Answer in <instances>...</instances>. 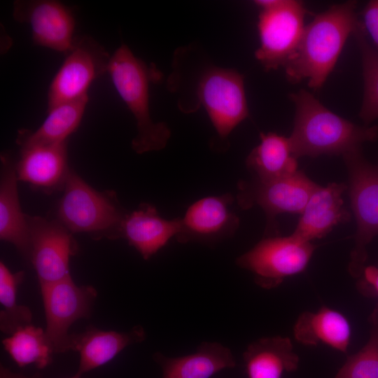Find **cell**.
Segmentation results:
<instances>
[{
  "label": "cell",
  "instance_id": "obj_1",
  "mask_svg": "<svg viewBox=\"0 0 378 378\" xmlns=\"http://www.w3.org/2000/svg\"><path fill=\"white\" fill-rule=\"evenodd\" d=\"M193 48L176 50L167 87L178 94V106L190 113L203 107L220 142L248 115L244 76L196 55Z\"/></svg>",
  "mask_w": 378,
  "mask_h": 378
},
{
  "label": "cell",
  "instance_id": "obj_29",
  "mask_svg": "<svg viewBox=\"0 0 378 378\" xmlns=\"http://www.w3.org/2000/svg\"><path fill=\"white\" fill-rule=\"evenodd\" d=\"M362 15L365 30L368 31L378 51V0L369 1L364 8Z\"/></svg>",
  "mask_w": 378,
  "mask_h": 378
},
{
  "label": "cell",
  "instance_id": "obj_7",
  "mask_svg": "<svg viewBox=\"0 0 378 378\" xmlns=\"http://www.w3.org/2000/svg\"><path fill=\"white\" fill-rule=\"evenodd\" d=\"M260 8L258 29L260 46L255 52L265 70L284 66L303 32L307 10L295 0L255 1Z\"/></svg>",
  "mask_w": 378,
  "mask_h": 378
},
{
  "label": "cell",
  "instance_id": "obj_32",
  "mask_svg": "<svg viewBox=\"0 0 378 378\" xmlns=\"http://www.w3.org/2000/svg\"><path fill=\"white\" fill-rule=\"evenodd\" d=\"M70 378H81V376L76 373L75 375H74L73 377Z\"/></svg>",
  "mask_w": 378,
  "mask_h": 378
},
{
  "label": "cell",
  "instance_id": "obj_19",
  "mask_svg": "<svg viewBox=\"0 0 378 378\" xmlns=\"http://www.w3.org/2000/svg\"><path fill=\"white\" fill-rule=\"evenodd\" d=\"M181 227V218L167 220L156 208L141 204L136 210L128 213L122 225V238L127 240L144 260L150 259L176 237Z\"/></svg>",
  "mask_w": 378,
  "mask_h": 378
},
{
  "label": "cell",
  "instance_id": "obj_30",
  "mask_svg": "<svg viewBox=\"0 0 378 378\" xmlns=\"http://www.w3.org/2000/svg\"><path fill=\"white\" fill-rule=\"evenodd\" d=\"M363 280L358 288L363 294L372 292L378 295V266L365 267L363 272Z\"/></svg>",
  "mask_w": 378,
  "mask_h": 378
},
{
  "label": "cell",
  "instance_id": "obj_13",
  "mask_svg": "<svg viewBox=\"0 0 378 378\" xmlns=\"http://www.w3.org/2000/svg\"><path fill=\"white\" fill-rule=\"evenodd\" d=\"M13 17L27 23L31 29L34 45L64 55L70 50L76 21L71 10L55 0H17L13 2Z\"/></svg>",
  "mask_w": 378,
  "mask_h": 378
},
{
  "label": "cell",
  "instance_id": "obj_28",
  "mask_svg": "<svg viewBox=\"0 0 378 378\" xmlns=\"http://www.w3.org/2000/svg\"><path fill=\"white\" fill-rule=\"evenodd\" d=\"M369 321L368 341L358 352L347 357L334 378H378V303Z\"/></svg>",
  "mask_w": 378,
  "mask_h": 378
},
{
  "label": "cell",
  "instance_id": "obj_6",
  "mask_svg": "<svg viewBox=\"0 0 378 378\" xmlns=\"http://www.w3.org/2000/svg\"><path fill=\"white\" fill-rule=\"evenodd\" d=\"M349 174L348 186L357 229L348 270L360 278L368 258L367 246L378 235V164L363 157L360 148L343 155Z\"/></svg>",
  "mask_w": 378,
  "mask_h": 378
},
{
  "label": "cell",
  "instance_id": "obj_5",
  "mask_svg": "<svg viewBox=\"0 0 378 378\" xmlns=\"http://www.w3.org/2000/svg\"><path fill=\"white\" fill-rule=\"evenodd\" d=\"M127 214L114 193L96 190L70 170L57 216V220L71 233H86L97 239L122 238Z\"/></svg>",
  "mask_w": 378,
  "mask_h": 378
},
{
  "label": "cell",
  "instance_id": "obj_12",
  "mask_svg": "<svg viewBox=\"0 0 378 378\" xmlns=\"http://www.w3.org/2000/svg\"><path fill=\"white\" fill-rule=\"evenodd\" d=\"M30 251L29 260L40 286L71 276L70 258L78 252L72 233L57 220L28 216Z\"/></svg>",
  "mask_w": 378,
  "mask_h": 378
},
{
  "label": "cell",
  "instance_id": "obj_21",
  "mask_svg": "<svg viewBox=\"0 0 378 378\" xmlns=\"http://www.w3.org/2000/svg\"><path fill=\"white\" fill-rule=\"evenodd\" d=\"M243 360L248 378H281L298 369L300 358L288 337L272 336L251 342Z\"/></svg>",
  "mask_w": 378,
  "mask_h": 378
},
{
  "label": "cell",
  "instance_id": "obj_27",
  "mask_svg": "<svg viewBox=\"0 0 378 378\" xmlns=\"http://www.w3.org/2000/svg\"><path fill=\"white\" fill-rule=\"evenodd\" d=\"M353 34L360 52L363 66L364 92L359 116L368 124L378 118V51L368 42L363 23Z\"/></svg>",
  "mask_w": 378,
  "mask_h": 378
},
{
  "label": "cell",
  "instance_id": "obj_23",
  "mask_svg": "<svg viewBox=\"0 0 378 378\" xmlns=\"http://www.w3.org/2000/svg\"><path fill=\"white\" fill-rule=\"evenodd\" d=\"M260 142L246 160L247 168L254 178L266 181L296 173L297 158L289 137L275 132L260 133Z\"/></svg>",
  "mask_w": 378,
  "mask_h": 378
},
{
  "label": "cell",
  "instance_id": "obj_22",
  "mask_svg": "<svg viewBox=\"0 0 378 378\" xmlns=\"http://www.w3.org/2000/svg\"><path fill=\"white\" fill-rule=\"evenodd\" d=\"M351 334L347 318L337 310L324 306L316 312L300 314L293 328L294 337L300 344H324L342 353L347 351Z\"/></svg>",
  "mask_w": 378,
  "mask_h": 378
},
{
  "label": "cell",
  "instance_id": "obj_14",
  "mask_svg": "<svg viewBox=\"0 0 378 378\" xmlns=\"http://www.w3.org/2000/svg\"><path fill=\"white\" fill-rule=\"evenodd\" d=\"M233 202L230 193L196 201L181 218L176 241L211 245L232 237L239 226V218L232 209Z\"/></svg>",
  "mask_w": 378,
  "mask_h": 378
},
{
  "label": "cell",
  "instance_id": "obj_15",
  "mask_svg": "<svg viewBox=\"0 0 378 378\" xmlns=\"http://www.w3.org/2000/svg\"><path fill=\"white\" fill-rule=\"evenodd\" d=\"M146 338V331L139 325L121 332L90 326L81 332L71 333L70 350L77 351L80 355L76 374L82 376L106 364L126 347L141 343Z\"/></svg>",
  "mask_w": 378,
  "mask_h": 378
},
{
  "label": "cell",
  "instance_id": "obj_31",
  "mask_svg": "<svg viewBox=\"0 0 378 378\" xmlns=\"http://www.w3.org/2000/svg\"><path fill=\"white\" fill-rule=\"evenodd\" d=\"M0 378H44L40 373H35L33 375H24L12 372L10 369L1 364Z\"/></svg>",
  "mask_w": 378,
  "mask_h": 378
},
{
  "label": "cell",
  "instance_id": "obj_26",
  "mask_svg": "<svg viewBox=\"0 0 378 378\" xmlns=\"http://www.w3.org/2000/svg\"><path fill=\"white\" fill-rule=\"evenodd\" d=\"M24 272H12L0 262V330L8 336L31 325L32 312L29 307L17 304V292L24 279Z\"/></svg>",
  "mask_w": 378,
  "mask_h": 378
},
{
  "label": "cell",
  "instance_id": "obj_8",
  "mask_svg": "<svg viewBox=\"0 0 378 378\" xmlns=\"http://www.w3.org/2000/svg\"><path fill=\"white\" fill-rule=\"evenodd\" d=\"M316 246L291 234L267 237L236 260L237 265L253 273L255 284L270 290L307 267Z\"/></svg>",
  "mask_w": 378,
  "mask_h": 378
},
{
  "label": "cell",
  "instance_id": "obj_18",
  "mask_svg": "<svg viewBox=\"0 0 378 378\" xmlns=\"http://www.w3.org/2000/svg\"><path fill=\"white\" fill-rule=\"evenodd\" d=\"M153 359L162 370V378H211L237 364L232 351L217 342H203L194 353L182 356L155 352Z\"/></svg>",
  "mask_w": 378,
  "mask_h": 378
},
{
  "label": "cell",
  "instance_id": "obj_4",
  "mask_svg": "<svg viewBox=\"0 0 378 378\" xmlns=\"http://www.w3.org/2000/svg\"><path fill=\"white\" fill-rule=\"evenodd\" d=\"M108 72L136 122L137 133L132 141V148L138 154L163 149L171 131L165 122L153 120L149 103V84L161 77L160 71L149 67L122 43L111 55Z\"/></svg>",
  "mask_w": 378,
  "mask_h": 378
},
{
  "label": "cell",
  "instance_id": "obj_3",
  "mask_svg": "<svg viewBox=\"0 0 378 378\" xmlns=\"http://www.w3.org/2000/svg\"><path fill=\"white\" fill-rule=\"evenodd\" d=\"M290 98L295 104V115L289 139L297 158L343 155L378 137L377 126H359L339 116L304 89L291 93Z\"/></svg>",
  "mask_w": 378,
  "mask_h": 378
},
{
  "label": "cell",
  "instance_id": "obj_20",
  "mask_svg": "<svg viewBox=\"0 0 378 378\" xmlns=\"http://www.w3.org/2000/svg\"><path fill=\"white\" fill-rule=\"evenodd\" d=\"M0 239L12 244L29 260L30 239L28 216L22 211L18 192L15 163L1 155Z\"/></svg>",
  "mask_w": 378,
  "mask_h": 378
},
{
  "label": "cell",
  "instance_id": "obj_10",
  "mask_svg": "<svg viewBox=\"0 0 378 378\" xmlns=\"http://www.w3.org/2000/svg\"><path fill=\"white\" fill-rule=\"evenodd\" d=\"M318 186L301 171L266 181L253 178L238 183L237 200L244 209L258 205L264 210L267 216L265 235L272 237L276 231V216L282 213L301 214Z\"/></svg>",
  "mask_w": 378,
  "mask_h": 378
},
{
  "label": "cell",
  "instance_id": "obj_17",
  "mask_svg": "<svg viewBox=\"0 0 378 378\" xmlns=\"http://www.w3.org/2000/svg\"><path fill=\"white\" fill-rule=\"evenodd\" d=\"M344 183L318 186L312 193L292 234L306 241L321 239L337 225L348 222L351 216L344 205Z\"/></svg>",
  "mask_w": 378,
  "mask_h": 378
},
{
  "label": "cell",
  "instance_id": "obj_25",
  "mask_svg": "<svg viewBox=\"0 0 378 378\" xmlns=\"http://www.w3.org/2000/svg\"><path fill=\"white\" fill-rule=\"evenodd\" d=\"M2 344L19 367L34 364L37 368L43 369L52 362L54 352L46 330L32 324L4 339Z\"/></svg>",
  "mask_w": 378,
  "mask_h": 378
},
{
  "label": "cell",
  "instance_id": "obj_9",
  "mask_svg": "<svg viewBox=\"0 0 378 378\" xmlns=\"http://www.w3.org/2000/svg\"><path fill=\"white\" fill-rule=\"evenodd\" d=\"M48 90L47 111L88 95L91 83L108 72L111 55L89 35L75 36Z\"/></svg>",
  "mask_w": 378,
  "mask_h": 378
},
{
  "label": "cell",
  "instance_id": "obj_24",
  "mask_svg": "<svg viewBox=\"0 0 378 378\" xmlns=\"http://www.w3.org/2000/svg\"><path fill=\"white\" fill-rule=\"evenodd\" d=\"M88 102V95H85L47 111V118L36 131L24 130L19 132L18 144L24 147L66 141L68 136L78 127Z\"/></svg>",
  "mask_w": 378,
  "mask_h": 378
},
{
  "label": "cell",
  "instance_id": "obj_2",
  "mask_svg": "<svg viewBox=\"0 0 378 378\" xmlns=\"http://www.w3.org/2000/svg\"><path fill=\"white\" fill-rule=\"evenodd\" d=\"M356 6L355 1L332 5L304 26L296 48L284 66L290 83L308 79L309 88L316 90L322 87L348 36L362 24Z\"/></svg>",
  "mask_w": 378,
  "mask_h": 378
},
{
  "label": "cell",
  "instance_id": "obj_16",
  "mask_svg": "<svg viewBox=\"0 0 378 378\" xmlns=\"http://www.w3.org/2000/svg\"><path fill=\"white\" fill-rule=\"evenodd\" d=\"M15 169L18 181L44 191L64 188L70 172L66 141L20 147Z\"/></svg>",
  "mask_w": 378,
  "mask_h": 378
},
{
  "label": "cell",
  "instance_id": "obj_11",
  "mask_svg": "<svg viewBox=\"0 0 378 378\" xmlns=\"http://www.w3.org/2000/svg\"><path fill=\"white\" fill-rule=\"evenodd\" d=\"M46 333L54 354L70 351L71 326L90 317L97 291L90 285L78 286L71 276L41 285Z\"/></svg>",
  "mask_w": 378,
  "mask_h": 378
}]
</instances>
